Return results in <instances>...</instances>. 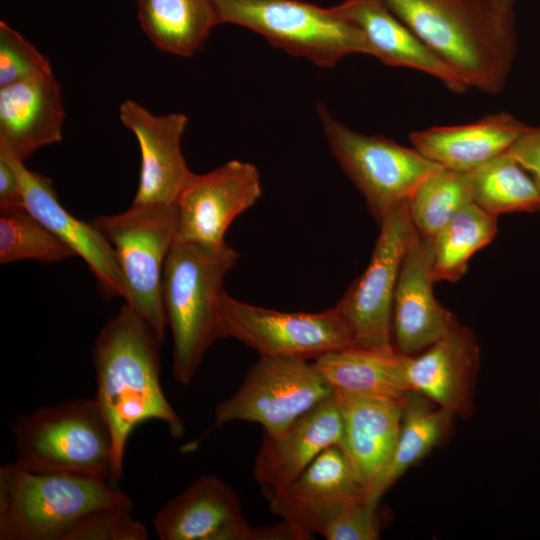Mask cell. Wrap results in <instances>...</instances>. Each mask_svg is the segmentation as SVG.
Here are the masks:
<instances>
[{
  "mask_svg": "<svg viewBox=\"0 0 540 540\" xmlns=\"http://www.w3.org/2000/svg\"><path fill=\"white\" fill-rule=\"evenodd\" d=\"M162 343L152 325L127 303L103 325L94 341L97 389L93 399L112 436V486L123 476L126 444L136 426L154 419L164 422L172 437L184 434L182 420L160 383Z\"/></svg>",
  "mask_w": 540,
  "mask_h": 540,
  "instance_id": "1",
  "label": "cell"
},
{
  "mask_svg": "<svg viewBox=\"0 0 540 540\" xmlns=\"http://www.w3.org/2000/svg\"><path fill=\"white\" fill-rule=\"evenodd\" d=\"M382 1L470 88L503 90L517 49L513 12L488 0Z\"/></svg>",
  "mask_w": 540,
  "mask_h": 540,
  "instance_id": "2",
  "label": "cell"
},
{
  "mask_svg": "<svg viewBox=\"0 0 540 540\" xmlns=\"http://www.w3.org/2000/svg\"><path fill=\"white\" fill-rule=\"evenodd\" d=\"M238 253L226 242L174 240L162 272V301L173 339L172 374L181 385L196 376L207 350L219 339L223 281Z\"/></svg>",
  "mask_w": 540,
  "mask_h": 540,
  "instance_id": "3",
  "label": "cell"
},
{
  "mask_svg": "<svg viewBox=\"0 0 540 540\" xmlns=\"http://www.w3.org/2000/svg\"><path fill=\"white\" fill-rule=\"evenodd\" d=\"M131 504L101 478L0 467V540H67L90 512Z\"/></svg>",
  "mask_w": 540,
  "mask_h": 540,
  "instance_id": "4",
  "label": "cell"
},
{
  "mask_svg": "<svg viewBox=\"0 0 540 540\" xmlns=\"http://www.w3.org/2000/svg\"><path fill=\"white\" fill-rule=\"evenodd\" d=\"M11 431L16 466L32 472L92 476L110 484L112 436L93 398L21 413Z\"/></svg>",
  "mask_w": 540,
  "mask_h": 540,
  "instance_id": "5",
  "label": "cell"
},
{
  "mask_svg": "<svg viewBox=\"0 0 540 540\" xmlns=\"http://www.w3.org/2000/svg\"><path fill=\"white\" fill-rule=\"evenodd\" d=\"M219 24L247 28L288 54L332 68L350 54L368 55L362 31L335 6L302 0H210Z\"/></svg>",
  "mask_w": 540,
  "mask_h": 540,
  "instance_id": "6",
  "label": "cell"
},
{
  "mask_svg": "<svg viewBox=\"0 0 540 540\" xmlns=\"http://www.w3.org/2000/svg\"><path fill=\"white\" fill-rule=\"evenodd\" d=\"M317 113L332 155L378 223L408 202L420 182L441 167L413 147L353 130L322 103L317 105Z\"/></svg>",
  "mask_w": 540,
  "mask_h": 540,
  "instance_id": "7",
  "label": "cell"
},
{
  "mask_svg": "<svg viewBox=\"0 0 540 540\" xmlns=\"http://www.w3.org/2000/svg\"><path fill=\"white\" fill-rule=\"evenodd\" d=\"M333 393L313 362L260 356L248 369L237 391L218 403L211 428L183 450L196 449L212 430L233 421L257 423L263 427L265 435L277 436Z\"/></svg>",
  "mask_w": 540,
  "mask_h": 540,
  "instance_id": "8",
  "label": "cell"
},
{
  "mask_svg": "<svg viewBox=\"0 0 540 540\" xmlns=\"http://www.w3.org/2000/svg\"><path fill=\"white\" fill-rule=\"evenodd\" d=\"M91 223L115 251L130 293L127 304L164 341L168 325L162 301V272L176 237L177 205L132 203L122 213L98 216Z\"/></svg>",
  "mask_w": 540,
  "mask_h": 540,
  "instance_id": "9",
  "label": "cell"
},
{
  "mask_svg": "<svg viewBox=\"0 0 540 540\" xmlns=\"http://www.w3.org/2000/svg\"><path fill=\"white\" fill-rule=\"evenodd\" d=\"M219 338H233L260 356L317 359L353 346L352 329L337 306L321 312H282L234 299L225 291Z\"/></svg>",
  "mask_w": 540,
  "mask_h": 540,
  "instance_id": "10",
  "label": "cell"
},
{
  "mask_svg": "<svg viewBox=\"0 0 540 540\" xmlns=\"http://www.w3.org/2000/svg\"><path fill=\"white\" fill-rule=\"evenodd\" d=\"M380 231L367 268L336 304L353 332V346L395 352L392 313L402 261L414 231L408 202L379 222Z\"/></svg>",
  "mask_w": 540,
  "mask_h": 540,
  "instance_id": "11",
  "label": "cell"
},
{
  "mask_svg": "<svg viewBox=\"0 0 540 540\" xmlns=\"http://www.w3.org/2000/svg\"><path fill=\"white\" fill-rule=\"evenodd\" d=\"M262 194L255 165L231 160L203 174H194L177 205L176 240L221 244L228 227Z\"/></svg>",
  "mask_w": 540,
  "mask_h": 540,
  "instance_id": "12",
  "label": "cell"
},
{
  "mask_svg": "<svg viewBox=\"0 0 540 540\" xmlns=\"http://www.w3.org/2000/svg\"><path fill=\"white\" fill-rule=\"evenodd\" d=\"M119 117L135 135L141 153L139 184L132 203L175 205L194 175L181 150L188 118L182 113L154 115L131 99L120 104Z\"/></svg>",
  "mask_w": 540,
  "mask_h": 540,
  "instance_id": "13",
  "label": "cell"
},
{
  "mask_svg": "<svg viewBox=\"0 0 540 540\" xmlns=\"http://www.w3.org/2000/svg\"><path fill=\"white\" fill-rule=\"evenodd\" d=\"M271 512L311 535L345 508L368 499L339 446L322 452L291 484L264 495Z\"/></svg>",
  "mask_w": 540,
  "mask_h": 540,
  "instance_id": "14",
  "label": "cell"
},
{
  "mask_svg": "<svg viewBox=\"0 0 540 540\" xmlns=\"http://www.w3.org/2000/svg\"><path fill=\"white\" fill-rule=\"evenodd\" d=\"M432 258V239L423 237L414 229L393 300V344L401 354L412 355L425 350L459 326L453 313L434 296Z\"/></svg>",
  "mask_w": 540,
  "mask_h": 540,
  "instance_id": "15",
  "label": "cell"
},
{
  "mask_svg": "<svg viewBox=\"0 0 540 540\" xmlns=\"http://www.w3.org/2000/svg\"><path fill=\"white\" fill-rule=\"evenodd\" d=\"M10 157L21 181L26 210L87 263L103 295L129 303V289L110 242L91 222L78 220L65 210L48 177Z\"/></svg>",
  "mask_w": 540,
  "mask_h": 540,
  "instance_id": "16",
  "label": "cell"
},
{
  "mask_svg": "<svg viewBox=\"0 0 540 540\" xmlns=\"http://www.w3.org/2000/svg\"><path fill=\"white\" fill-rule=\"evenodd\" d=\"M479 364L480 350L474 333L460 325L422 354L404 356L405 378L410 390L463 419L473 414Z\"/></svg>",
  "mask_w": 540,
  "mask_h": 540,
  "instance_id": "17",
  "label": "cell"
},
{
  "mask_svg": "<svg viewBox=\"0 0 540 540\" xmlns=\"http://www.w3.org/2000/svg\"><path fill=\"white\" fill-rule=\"evenodd\" d=\"M343 419L333 393L297 418L281 434H264L256 455L253 476L262 495L295 481L326 449L340 446Z\"/></svg>",
  "mask_w": 540,
  "mask_h": 540,
  "instance_id": "18",
  "label": "cell"
},
{
  "mask_svg": "<svg viewBox=\"0 0 540 540\" xmlns=\"http://www.w3.org/2000/svg\"><path fill=\"white\" fill-rule=\"evenodd\" d=\"M153 526L162 540H250L252 530L237 494L213 475L165 503Z\"/></svg>",
  "mask_w": 540,
  "mask_h": 540,
  "instance_id": "19",
  "label": "cell"
},
{
  "mask_svg": "<svg viewBox=\"0 0 540 540\" xmlns=\"http://www.w3.org/2000/svg\"><path fill=\"white\" fill-rule=\"evenodd\" d=\"M342 419L340 449L369 495L385 470L400 432L404 398L334 392Z\"/></svg>",
  "mask_w": 540,
  "mask_h": 540,
  "instance_id": "20",
  "label": "cell"
},
{
  "mask_svg": "<svg viewBox=\"0 0 540 540\" xmlns=\"http://www.w3.org/2000/svg\"><path fill=\"white\" fill-rule=\"evenodd\" d=\"M335 7L362 31L368 55L388 66L425 73L455 93L470 89L467 81L433 53L382 0H343Z\"/></svg>",
  "mask_w": 540,
  "mask_h": 540,
  "instance_id": "21",
  "label": "cell"
},
{
  "mask_svg": "<svg viewBox=\"0 0 540 540\" xmlns=\"http://www.w3.org/2000/svg\"><path fill=\"white\" fill-rule=\"evenodd\" d=\"M61 86L53 73L0 88V151L24 162L62 140Z\"/></svg>",
  "mask_w": 540,
  "mask_h": 540,
  "instance_id": "22",
  "label": "cell"
},
{
  "mask_svg": "<svg viewBox=\"0 0 540 540\" xmlns=\"http://www.w3.org/2000/svg\"><path fill=\"white\" fill-rule=\"evenodd\" d=\"M527 126L499 112L468 124L414 131L409 139L413 148L441 167L469 172L506 152Z\"/></svg>",
  "mask_w": 540,
  "mask_h": 540,
  "instance_id": "23",
  "label": "cell"
},
{
  "mask_svg": "<svg viewBox=\"0 0 540 540\" xmlns=\"http://www.w3.org/2000/svg\"><path fill=\"white\" fill-rule=\"evenodd\" d=\"M404 354L382 353L355 346L322 355L314 365L333 392L402 399L410 391Z\"/></svg>",
  "mask_w": 540,
  "mask_h": 540,
  "instance_id": "24",
  "label": "cell"
},
{
  "mask_svg": "<svg viewBox=\"0 0 540 540\" xmlns=\"http://www.w3.org/2000/svg\"><path fill=\"white\" fill-rule=\"evenodd\" d=\"M138 20L162 52L189 57L219 25L210 0H137Z\"/></svg>",
  "mask_w": 540,
  "mask_h": 540,
  "instance_id": "25",
  "label": "cell"
},
{
  "mask_svg": "<svg viewBox=\"0 0 540 540\" xmlns=\"http://www.w3.org/2000/svg\"><path fill=\"white\" fill-rule=\"evenodd\" d=\"M453 418L421 393L408 391L394 451L369 500L379 501L411 466L437 446L446 436Z\"/></svg>",
  "mask_w": 540,
  "mask_h": 540,
  "instance_id": "26",
  "label": "cell"
},
{
  "mask_svg": "<svg viewBox=\"0 0 540 540\" xmlns=\"http://www.w3.org/2000/svg\"><path fill=\"white\" fill-rule=\"evenodd\" d=\"M473 202L498 217L513 212H540V188L506 152L468 172Z\"/></svg>",
  "mask_w": 540,
  "mask_h": 540,
  "instance_id": "27",
  "label": "cell"
},
{
  "mask_svg": "<svg viewBox=\"0 0 540 540\" xmlns=\"http://www.w3.org/2000/svg\"><path fill=\"white\" fill-rule=\"evenodd\" d=\"M497 228V217L474 202L463 207L432 239L434 282L458 281L470 258L494 239Z\"/></svg>",
  "mask_w": 540,
  "mask_h": 540,
  "instance_id": "28",
  "label": "cell"
},
{
  "mask_svg": "<svg viewBox=\"0 0 540 540\" xmlns=\"http://www.w3.org/2000/svg\"><path fill=\"white\" fill-rule=\"evenodd\" d=\"M472 202L468 172L439 167L416 187L408 200V210L415 229L423 237L433 239Z\"/></svg>",
  "mask_w": 540,
  "mask_h": 540,
  "instance_id": "29",
  "label": "cell"
},
{
  "mask_svg": "<svg viewBox=\"0 0 540 540\" xmlns=\"http://www.w3.org/2000/svg\"><path fill=\"white\" fill-rule=\"evenodd\" d=\"M76 255L25 208L0 210V263H57Z\"/></svg>",
  "mask_w": 540,
  "mask_h": 540,
  "instance_id": "30",
  "label": "cell"
},
{
  "mask_svg": "<svg viewBox=\"0 0 540 540\" xmlns=\"http://www.w3.org/2000/svg\"><path fill=\"white\" fill-rule=\"evenodd\" d=\"M53 73L49 59L19 32L0 22V88Z\"/></svg>",
  "mask_w": 540,
  "mask_h": 540,
  "instance_id": "31",
  "label": "cell"
},
{
  "mask_svg": "<svg viewBox=\"0 0 540 540\" xmlns=\"http://www.w3.org/2000/svg\"><path fill=\"white\" fill-rule=\"evenodd\" d=\"M131 505L96 509L83 517L67 540H146L144 524L131 517Z\"/></svg>",
  "mask_w": 540,
  "mask_h": 540,
  "instance_id": "32",
  "label": "cell"
},
{
  "mask_svg": "<svg viewBox=\"0 0 540 540\" xmlns=\"http://www.w3.org/2000/svg\"><path fill=\"white\" fill-rule=\"evenodd\" d=\"M379 501H360L342 510L325 528L327 540H376L380 537Z\"/></svg>",
  "mask_w": 540,
  "mask_h": 540,
  "instance_id": "33",
  "label": "cell"
},
{
  "mask_svg": "<svg viewBox=\"0 0 540 540\" xmlns=\"http://www.w3.org/2000/svg\"><path fill=\"white\" fill-rule=\"evenodd\" d=\"M506 153L533 177L540 188V125L527 126Z\"/></svg>",
  "mask_w": 540,
  "mask_h": 540,
  "instance_id": "34",
  "label": "cell"
},
{
  "mask_svg": "<svg viewBox=\"0 0 540 540\" xmlns=\"http://www.w3.org/2000/svg\"><path fill=\"white\" fill-rule=\"evenodd\" d=\"M24 208V197L18 172L11 157L0 151V210Z\"/></svg>",
  "mask_w": 540,
  "mask_h": 540,
  "instance_id": "35",
  "label": "cell"
},
{
  "mask_svg": "<svg viewBox=\"0 0 540 540\" xmlns=\"http://www.w3.org/2000/svg\"><path fill=\"white\" fill-rule=\"evenodd\" d=\"M313 535L283 520L268 527H252L250 540H309Z\"/></svg>",
  "mask_w": 540,
  "mask_h": 540,
  "instance_id": "36",
  "label": "cell"
},
{
  "mask_svg": "<svg viewBox=\"0 0 540 540\" xmlns=\"http://www.w3.org/2000/svg\"><path fill=\"white\" fill-rule=\"evenodd\" d=\"M488 1L503 11L513 12V6L516 0H488Z\"/></svg>",
  "mask_w": 540,
  "mask_h": 540,
  "instance_id": "37",
  "label": "cell"
}]
</instances>
